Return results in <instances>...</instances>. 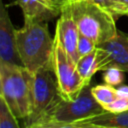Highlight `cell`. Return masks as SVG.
<instances>
[{"instance_id":"cell-1","label":"cell","mask_w":128,"mask_h":128,"mask_svg":"<svg viewBox=\"0 0 128 128\" xmlns=\"http://www.w3.org/2000/svg\"><path fill=\"white\" fill-rule=\"evenodd\" d=\"M15 34L22 66L32 74L53 66L54 39L49 33L46 21L24 19L23 27L17 29Z\"/></svg>"},{"instance_id":"cell-2","label":"cell","mask_w":128,"mask_h":128,"mask_svg":"<svg viewBox=\"0 0 128 128\" xmlns=\"http://www.w3.org/2000/svg\"><path fill=\"white\" fill-rule=\"evenodd\" d=\"M33 78L22 65L0 62V97L18 119H27L32 113Z\"/></svg>"},{"instance_id":"cell-3","label":"cell","mask_w":128,"mask_h":128,"mask_svg":"<svg viewBox=\"0 0 128 128\" xmlns=\"http://www.w3.org/2000/svg\"><path fill=\"white\" fill-rule=\"evenodd\" d=\"M79 32L96 45L114 37L118 30L115 18L92 0L67 2Z\"/></svg>"},{"instance_id":"cell-4","label":"cell","mask_w":128,"mask_h":128,"mask_svg":"<svg viewBox=\"0 0 128 128\" xmlns=\"http://www.w3.org/2000/svg\"><path fill=\"white\" fill-rule=\"evenodd\" d=\"M104 112V108L93 97L90 85H87L74 100L60 98L46 116L59 123H74Z\"/></svg>"},{"instance_id":"cell-5","label":"cell","mask_w":128,"mask_h":128,"mask_svg":"<svg viewBox=\"0 0 128 128\" xmlns=\"http://www.w3.org/2000/svg\"><path fill=\"white\" fill-rule=\"evenodd\" d=\"M53 71L56 77L59 94L64 100H74L87 86L80 76L74 62L62 45L54 38Z\"/></svg>"},{"instance_id":"cell-6","label":"cell","mask_w":128,"mask_h":128,"mask_svg":"<svg viewBox=\"0 0 128 128\" xmlns=\"http://www.w3.org/2000/svg\"><path fill=\"white\" fill-rule=\"evenodd\" d=\"M53 66L41 69L33 78L32 113L26 119V124L45 117L56 102L61 98L57 81L52 75Z\"/></svg>"},{"instance_id":"cell-7","label":"cell","mask_w":128,"mask_h":128,"mask_svg":"<svg viewBox=\"0 0 128 128\" xmlns=\"http://www.w3.org/2000/svg\"><path fill=\"white\" fill-rule=\"evenodd\" d=\"M98 71L118 68L128 72V34L118 31L111 39L96 45Z\"/></svg>"},{"instance_id":"cell-8","label":"cell","mask_w":128,"mask_h":128,"mask_svg":"<svg viewBox=\"0 0 128 128\" xmlns=\"http://www.w3.org/2000/svg\"><path fill=\"white\" fill-rule=\"evenodd\" d=\"M79 35L80 32L76 22L72 17L69 4L66 3L61 9V13L56 24L54 38L58 40V42L62 45L64 50L74 62H77L79 59L77 52Z\"/></svg>"},{"instance_id":"cell-9","label":"cell","mask_w":128,"mask_h":128,"mask_svg":"<svg viewBox=\"0 0 128 128\" xmlns=\"http://www.w3.org/2000/svg\"><path fill=\"white\" fill-rule=\"evenodd\" d=\"M16 29L14 28L8 10L0 2V62L22 65L16 44Z\"/></svg>"},{"instance_id":"cell-10","label":"cell","mask_w":128,"mask_h":128,"mask_svg":"<svg viewBox=\"0 0 128 128\" xmlns=\"http://www.w3.org/2000/svg\"><path fill=\"white\" fill-rule=\"evenodd\" d=\"M17 5L23 12L24 19L47 21L60 15L51 0H17Z\"/></svg>"},{"instance_id":"cell-11","label":"cell","mask_w":128,"mask_h":128,"mask_svg":"<svg viewBox=\"0 0 128 128\" xmlns=\"http://www.w3.org/2000/svg\"><path fill=\"white\" fill-rule=\"evenodd\" d=\"M78 123L100 128H128V110L122 113L105 111L102 114L84 119Z\"/></svg>"},{"instance_id":"cell-12","label":"cell","mask_w":128,"mask_h":128,"mask_svg":"<svg viewBox=\"0 0 128 128\" xmlns=\"http://www.w3.org/2000/svg\"><path fill=\"white\" fill-rule=\"evenodd\" d=\"M77 70L84 80L86 85H90V81L93 75L98 71L97 58H96V48L89 54H86L78 59L76 62Z\"/></svg>"},{"instance_id":"cell-13","label":"cell","mask_w":128,"mask_h":128,"mask_svg":"<svg viewBox=\"0 0 128 128\" xmlns=\"http://www.w3.org/2000/svg\"><path fill=\"white\" fill-rule=\"evenodd\" d=\"M91 92L95 100L104 107L107 104H110L115 99L118 98L116 88L108 84H99L91 88Z\"/></svg>"},{"instance_id":"cell-14","label":"cell","mask_w":128,"mask_h":128,"mask_svg":"<svg viewBox=\"0 0 128 128\" xmlns=\"http://www.w3.org/2000/svg\"><path fill=\"white\" fill-rule=\"evenodd\" d=\"M17 117L0 97V128H20Z\"/></svg>"},{"instance_id":"cell-15","label":"cell","mask_w":128,"mask_h":128,"mask_svg":"<svg viewBox=\"0 0 128 128\" xmlns=\"http://www.w3.org/2000/svg\"><path fill=\"white\" fill-rule=\"evenodd\" d=\"M125 80L124 71L118 68H109L103 71V81L113 87H118L123 84Z\"/></svg>"},{"instance_id":"cell-16","label":"cell","mask_w":128,"mask_h":128,"mask_svg":"<svg viewBox=\"0 0 128 128\" xmlns=\"http://www.w3.org/2000/svg\"><path fill=\"white\" fill-rule=\"evenodd\" d=\"M99 6H101L103 9L108 11L114 18L117 20L121 16H127L125 11L116 3L115 0H92Z\"/></svg>"},{"instance_id":"cell-17","label":"cell","mask_w":128,"mask_h":128,"mask_svg":"<svg viewBox=\"0 0 128 128\" xmlns=\"http://www.w3.org/2000/svg\"><path fill=\"white\" fill-rule=\"evenodd\" d=\"M95 48H96V44L94 43V41L80 33L78 39V45H77V52L79 58L86 54H89L90 52L95 50Z\"/></svg>"},{"instance_id":"cell-18","label":"cell","mask_w":128,"mask_h":128,"mask_svg":"<svg viewBox=\"0 0 128 128\" xmlns=\"http://www.w3.org/2000/svg\"><path fill=\"white\" fill-rule=\"evenodd\" d=\"M103 108H104L105 111L111 112V113H122V112H125V111L128 110V99L118 97L117 99H115L110 104L105 105Z\"/></svg>"},{"instance_id":"cell-19","label":"cell","mask_w":128,"mask_h":128,"mask_svg":"<svg viewBox=\"0 0 128 128\" xmlns=\"http://www.w3.org/2000/svg\"><path fill=\"white\" fill-rule=\"evenodd\" d=\"M59 124H60L59 122L45 116L37 121L27 124L26 128H58Z\"/></svg>"},{"instance_id":"cell-20","label":"cell","mask_w":128,"mask_h":128,"mask_svg":"<svg viewBox=\"0 0 128 128\" xmlns=\"http://www.w3.org/2000/svg\"><path fill=\"white\" fill-rule=\"evenodd\" d=\"M58 128H100V127L84 125V124H80L78 122H74V123H60Z\"/></svg>"},{"instance_id":"cell-21","label":"cell","mask_w":128,"mask_h":128,"mask_svg":"<svg viewBox=\"0 0 128 128\" xmlns=\"http://www.w3.org/2000/svg\"><path fill=\"white\" fill-rule=\"evenodd\" d=\"M117 91V95L120 98H125L128 99V85H120L116 88Z\"/></svg>"},{"instance_id":"cell-22","label":"cell","mask_w":128,"mask_h":128,"mask_svg":"<svg viewBox=\"0 0 128 128\" xmlns=\"http://www.w3.org/2000/svg\"><path fill=\"white\" fill-rule=\"evenodd\" d=\"M51 1H52L53 5L55 6V8H56L57 10H59L60 12H61L62 7L68 2V0H51Z\"/></svg>"},{"instance_id":"cell-23","label":"cell","mask_w":128,"mask_h":128,"mask_svg":"<svg viewBox=\"0 0 128 128\" xmlns=\"http://www.w3.org/2000/svg\"><path fill=\"white\" fill-rule=\"evenodd\" d=\"M116 3L125 11L126 15L128 16V0H115Z\"/></svg>"},{"instance_id":"cell-24","label":"cell","mask_w":128,"mask_h":128,"mask_svg":"<svg viewBox=\"0 0 128 128\" xmlns=\"http://www.w3.org/2000/svg\"><path fill=\"white\" fill-rule=\"evenodd\" d=\"M77 1H83V0H68V2H77Z\"/></svg>"}]
</instances>
